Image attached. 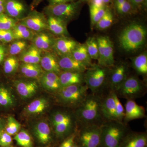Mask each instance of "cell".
I'll list each match as a JSON object with an SVG mask.
<instances>
[{
	"label": "cell",
	"mask_w": 147,
	"mask_h": 147,
	"mask_svg": "<svg viewBox=\"0 0 147 147\" xmlns=\"http://www.w3.org/2000/svg\"><path fill=\"white\" fill-rule=\"evenodd\" d=\"M125 0H115V6L116 8H117L119 6L121 5Z\"/></svg>",
	"instance_id": "53"
},
{
	"label": "cell",
	"mask_w": 147,
	"mask_h": 147,
	"mask_svg": "<svg viewBox=\"0 0 147 147\" xmlns=\"http://www.w3.org/2000/svg\"><path fill=\"white\" fill-rule=\"evenodd\" d=\"M19 61L16 56H9L6 58L2 64L5 74L10 75L15 73L19 68Z\"/></svg>",
	"instance_id": "31"
},
{
	"label": "cell",
	"mask_w": 147,
	"mask_h": 147,
	"mask_svg": "<svg viewBox=\"0 0 147 147\" xmlns=\"http://www.w3.org/2000/svg\"><path fill=\"white\" fill-rule=\"evenodd\" d=\"M133 66L135 70L140 74L145 75L147 73V56L146 54H142L134 58Z\"/></svg>",
	"instance_id": "35"
},
{
	"label": "cell",
	"mask_w": 147,
	"mask_h": 147,
	"mask_svg": "<svg viewBox=\"0 0 147 147\" xmlns=\"http://www.w3.org/2000/svg\"><path fill=\"white\" fill-rule=\"evenodd\" d=\"M7 48L5 44H0V65L2 64L3 62L7 57Z\"/></svg>",
	"instance_id": "45"
},
{
	"label": "cell",
	"mask_w": 147,
	"mask_h": 147,
	"mask_svg": "<svg viewBox=\"0 0 147 147\" xmlns=\"http://www.w3.org/2000/svg\"><path fill=\"white\" fill-rule=\"evenodd\" d=\"M146 87L137 77H127L115 92L118 96L127 100H133L142 96L146 93Z\"/></svg>",
	"instance_id": "8"
},
{
	"label": "cell",
	"mask_w": 147,
	"mask_h": 147,
	"mask_svg": "<svg viewBox=\"0 0 147 147\" xmlns=\"http://www.w3.org/2000/svg\"><path fill=\"white\" fill-rule=\"evenodd\" d=\"M6 121L3 118L0 117V136L2 133L5 131Z\"/></svg>",
	"instance_id": "49"
},
{
	"label": "cell",
	"mask_w": 147,
	"mask_h": 147,
	"mask_svg": "<svg viewBox=\"0 0 147 147\" xmlns=\"http://www.w3.org/2000/svg\"><path fill=\"white\" fill-rule=\"evenodd\" d=\"M41 53L42 51L32 44L20 54L19 60L23 63L40 64L42 57Z\"/></svg>",
	"instance_id": "26"
},
{
	"label": "cell",
	"mask_w": 147,
	"mask_h": 147,
	"mask_svg": "<svg viewBox=\"0 0 147 147\" xmlns=\"http://www.w3.org/2000/svg\"><path fill=\"white\" fill-rule=\"evenodd\" d=\"M80 1L48 5L43 9V13L46 16H52L60 18L66 22L73 19L79 12Z\"/></svg>",
	"instance_id": "6"
},
{
	"label": "cell",
	"mask_w": 147,
	"mask_h": 147,
	"mask_svg": "<svg viewBox=\"0 0 147 147\" xmlns=\"http://www.w3.org/2000/svg\"><path fill=\"white\" fill-rule=\"evenodd\" d=\"M28 47V42L25 40H17L12 41L7 48V53L9 56L20 55Z\"/></svg>",
	"instance_id": "33"
},
{
	"label": "cell",
	"mask_w": 147,
	"mask_h": 147,
	"mask_svg": "<svg viewBox=\"0 0 147 147\" xmlns=\"http://www.w3.org/2000/svg\"><path fill=\"white\" fill-rule=\"evenodd\" d=\"M32 130L38 142L46 144L51 140V131L49 124L45 121H39L34 124Z\"/></svg>",
	"instance_id": "20"
},
{
	"label": "cell",
	"mask_w": 147,
	"mask_h": 147,
	"mask_svg": "<svg viewBox=\"0 0 147 147\" xmlns=\"http://www.w3.org/2000/svg\"><path fill=\"white\" fill-rule=\"evenodd\" d=\"M113 94V92L111 91L103 100L101 99V113L103 119L106 121H118Z\"/></svg>",
	"instance_id": "19"
},
{
	"label": "cell",
	"mask_w": 147,
	"mask_h": 147,
	"mask_svg": "<svg viewBox=\"0 0 147 147\" xmlns=\"http://www.w3.org/2000/svg\"><path fill=\"white\" fill-rule=\"evenodd\" d=\"M14 87L19 95L24 99L31 98L38 91V85L36 82L31 80H17Z\"/></svg>",
	"instance_id": "13"
},
{
	"label": "cell",
	"mask_w": 147,
	"mask_h": 147,
	"mask_svg": "<svg viewBox=\"0 0 147 147\" xmlns=\"http://www.w3.org/2000/svg\"><path fill=\"white\" fill-rule=\"evenodd\" d=\"M12 139L11 136L4 131L0 136V146L8 147L12 144Z\"/></svg>",
	"instance_id": "43"
},
{
	"label": "cell",
	"mask_w": 147,
	"mask_h": 147,
	"mask_svg": "<svg viewBox=\"0 0 147 147\" xmlns=\"http://www.w3.org/2000/svg\"><path fill=\"white\" fill-rule=\"evenodd\" d=\"M21 125L14 117L9 116L6 121L5 131L11 136L16 135L21 128Z\"/></svg>",
	"instance_id": "38"
},
{
	"label": "cell",
	"mask_w": 147,
	"mask_h": 147,
	"mask_svg": "<svg viewBox=\"0 0 147 147\" xmlns=\"http://www.w3.org/2000/svg\"><path fill=\"white\" fill-rule=\"evenodd\" d=\"M111 0H91V4L97 7H105V4L110 2Z\"/></svg>",
	"instance_id": "47"
},
{
	"label": "cell",
	"mask_w": 147,
	"mask_h": 147,
	"mask_svg": "<svg viewBox=\"0 0 147 147\" xmlns=\"http://www.w3.org/2000/svg\"><path fill=\"white\" fill-rule=\"evenodd\" d=\"M22 75L30 79L40 78L44 72L40 64L23 63L19 65Z\"/></svg>",
	"instance_id": "28"
},
{
	"label": "cell",
	"mask_w": 147,
	"mask_h": 147,
	"mask_svg": "<svg viewBox=\"0 0 147 147\" xmlns=\"http://www.w3.org/2000/svg\"><path fill=\"white\" fill-rule=\"evenodd\" d=\"M12 31L15 40H32L36 33L20 23L16 24L12 29Z\"/></svg>",
	"instance_id": "30"
},
{
	"label": "cell",
	"mask_w": 147,
	"mask_h": 147,
	"mask_svg": "<svg viewBox=\"0 0 147 147\" xmlns=\"http://www.w3.org/2000/svg\"><path fill=\"white\" fill-rule=\"evenodd\" d=\"M1 44V42H0V44Z\"/></svg>",
	"instance_id": "56"
},
{
	"label": "cell",
	"mask_w": 147,
	"mask_h": 147,
	"mask_svg": "<svg viewBox=\"0 0 147 147\" xmlns=\"http://www.w3.org/2000/svg\"><path fill=\"white\" fill-rule=\"evenodd\" d=\"M40 64L46 71L54 72L58 75L62 71L58 63V58L53 53H47L42 56Z\"/></svg>",
	"instance_id": "25"
},
{
	"label": "cell",
	"mask_w": 147,
	"mask_h": 147,
	"mask_svg": "<svg viewBox=\"0 0 147 147\" xmlns=\"http://www.w3.org/2000/svg\"><path fill=\"white\" fill-rule=\"evenodd\" d=\"M70 55L76 60L84 64L88 67L92 66L91 59L88 55L85 44H78Z\"/></svg>",
	"instance_id": "29"
},
{
	"label": "cell",
	"mask_w": 147,
	"mask_h": 147,
	"mask_svg": "<svg viewBox=\"0 0 147 147\" xmlns=\"http://www.w3.org/2000/svg\"><path fill=\"white\" fill-rule=\"evenodd\" d=\"M88 88L84 84L62 87L57 92V99L62 105L75 108L82 105L88 95Z\"/></svg>",
	"instance_id": "3"
},
{
	"label": "cell",
	"mask_w": 147,
	"mask_h": 147,
	"mask_svg": "<svg viewBox=\"0 0 147 147\" xmlns=\"http://www.w3.org/2000/svg\"><path fill=\"white\" fill-rule=\"evenodd\" d=\"M127 67L124 64L116 66L111 71L109 85L111 91L115 92L127 78Z\"/></svg>",
	"instance_id": "16"
},
{
	"label": "cell",
	"mask_w": 147,
	"mask_h": 147,
	"mask_svg": "<svg viewBox=\"0 0 147 147\" xmlns=\"http://www.w3.org/2000/svg\"><path fill=\"white\" fill-rule=\"evenodd\" d=\"M123 123L106 121L101 125V138L105 147H119L125 131Z\"/></svg>",
	"instance_id": "4"
},
{
	"label": "cell",
	"mask_w": 147,
	"mask_h": 147,
	"mask_svg": "<svg viewBox=\"0 0 147 147\" xmlns=\"http://www.w3.org/2000/svg\"><path fill=\"white\" fill-rule=\"evenodd\" d=\"M15 135L14 139L18 146L22 147H33L31 137L26 130L22 129Z\"/></svg>",
	"instance_id": "34"
},
{
	"label": "cell",
	"mask_w": 147,
	"mask_h": 147,
	"mask_svg": "<svg viewBox=\"0 0 147 147\" xmlns=\"http://www.w3.org/2000/svg\"><path fill=\"white\" fill-rule=\"evenodd\" d=\"M75 137L74 135H71L68 139H66L61 144L60 147H73Z\"/></svg>",
	"instance_id": "46"
},
{
	"label": "cell",
	"mask_w": 147,
	"mask_h": 147,
	"mask_svg": "<svg viewBox=\"0 0 147 147\" xmlns=\"http://www.w3.org/2000/svg\"><path fill=\"white\" fill-rule=\"evenodd\" d=\"M131 2L136 5H139L142 4L146 1V0H130Z\"/></svg>",
	"instance_id": "52"
},
{
	"label": "cell",
	"mask_w": 147,
	"mask_h": 147,
	"mask_svg": "<svg viewBox=\"0 0 147 147\" xmlns=\"http://www.w3.org/2000/svg\"><path fill=\"white\" fill-rule=\"evenodd\" d=\"M40 79L41 86L48 90L57 92L62 88L59 75L54 72H44Z\"/></svg>",
	"instance_id": "21"
},
{
	"label": "cell",
	"mask_w": 147,
	"mask_h": 147,
	"mask_svg": "<svg viewBox=\"0 0 147 147\" xmlns=\"http://www.w3.org/2000/svg\"><path fill=\"white\" fill-rule=\"evenodd\" d=\"M19 22L35 33L46 31L48 28L47 16L43 12L34 9L31 10L26 17Z\"/></svg>",
	"instance_id": "10"
},
{
	"label": "cell",
	"mask_w": 147,
	"mask_h": 147,
	"mask_svg": "<svg viewBox=\"0 0 147 147\" xmlns=\"http://www.w3.org/2000/svg\"><path fill=\"white\" fill-rule=\"evenodd\" d=\"M14 40L12 30H0V42L3 44L10 43Z\"/></svg>",
	"instance_id": "42"
},
{
	"label": "cell",
	"mask_w": 147,
	"mask_h": 147,
	"mask_svg": "<svg viewBox=\"0 0 147 147\" xmlns=\"http://www.w3.org/2000/svg\"><path fill=\"white\" fill-rule=\"evenodd\" d=\"M48 28L53 35L65 36L68 34L65 21L54 16H47Z\"/></svg>",
	"instance_id": "23"
},
{
	"label": "cell",
	"mask_w": 147,
	"mask_h": 147,
	"mask_svg": "<svg viewBox=\"0 0 147 147\" xmlns=\"http://www.w3.org/2000/svg\"><path fill=\"white\" fill-rule=\"evenodd\" d=\"M55 39L52 34L44 31L36 33L32 41L33 45L42 52L53 49Z\"/></svg>",
	"instance_id": "17"
},
{
	"label": "cell",
	"mask_w": 147,
	"mask_h": 147,
	"mask_svg": "<svg viewBox=\"0 0 147 147\" xmlns=\"http://www.w3.org/2000/svg\"><path fill=\"white\" fill-rule=\"evenodd\" d=\"M131 5L129 0H125L124 2L116 8L117 11L119 14H125L129 13L131 10Z\"/></svg>",
	"instance_id": "44"
},
{
	"label": "cell",
	"mask_w": 147,
	"mask_h": 147,
	"mask_svg": "<svg viewBox=\"0 0 147 147\" xmlns=\"http://www.w3.org/2000/svg\"><path fill=\"white\" fill-rule=\"evenodd\" d=\"M43 0H32L30 8L31 10H34L36 7H37Z\"/></svg>",
	"instance_id": "50"
},
{
	"label": "cell",
	"mask_w": 147,
	"mask_h": 147,
	"mask_svg": "<svg viewBox=\"0 0 147 147\" xmlns=\"http://www.w3.org/2000/svg\"><path fill=\"white\" fill-rule=\"evenodd\" d=\"M50 102L45 98H40L33 100L24 108V113L27 115L34 116L44 113L49 107Z\"/></svg>",
	"instance_id": "22"
},
{
	"label": "cell",
	"mask_w": 147,
	"mask_h": 147,
	"mask_svg": "<svg viewBox=\"0 0 147 147\" xmlns=\"http://www.w3.org/2000/svg\"><path fill=\"white\" fill-rule=\"evenodd\" d=\"M146 34V28L141 24L129 25L124 29L119 37L121 47L127 52L139 50L144 44Z\"/></svg>",
	"instance_id": "2"
},
{
	"label": "cell",
	"mask_w": 147,
	"mask_h": 147,
	"mask_svg": "<svg viewBox=\"0 0 147 147\" xmlns=\"http://www.w3.org/2000/svg\"><path fill=\"white\" fill-rule=\"evenodd\" d=\"M113 97L115 103L116 113L118 121L123 123L124 117L125 116V109L122 104L121 103L119 96L117 95L115 92H113Z\"/></svg>",
	"instance_id": "41"
},
{
	"label": "cell",
	"mask_w": 147,
	"mask_h": 147,
	"mask_svg": "<svg viewBox=\"0 0 147 147\" xmlns=\"http://www.w3.org/2000/svg\"><path fill=\"white\" fill-rule=\"evenodd\" d=\"M81 1H90V0H80Z\"/></svg>",
	"instance_id": "54"
},
{
	"label": "cell",
	"mask_w": 147,
	"mask_h": 147,
	"mask_svg": "<svg viewBox=\"0 0 147 147\" xmlns=\"http://www.w3.org/2000/svg\"><path fill=\"white\" fill-rule=\"evenodd\" d=\"M105 7H97L91 5L90 7L91 24L92 27L94 26L103 16L106 10Z\"/></svg>",
	"instance_id": "39"
},
{
	"label": "cell",
	"mask_w": 147,
	"mask_h": 147,
	"mask_svg": "<svg viewBox=\"0 0 147 147\" xmlns=\"http://www.w3.org/2000/svg\"><path fill=\"white\" fill-rule=\"evenodd\" d=\"M147 136L145 134H135L129 138L125 143L123 147H146Z\"/></svg>",
	"instance_id": "32"
},
{
	"label": "cell",
	"mask_w": 147,
	"mask_h": 147,
	"mask_svg": "<svg viewBox=\"0 0 147 147\" xmlns=\"http://www.w3.org/2000/svg\"><path fill=\"white\" fill-rule=\"evenodd\" d=\"M58 63L62 71L84 73L89 68L86 65L74 59L70 55L58 58Z\"/></svg>",
	"instance_id": "15"
},
{
	"label": "cell",
	"mask_w": 147,
	"mask_h": 147,
	"mask_svg": "<svg viewBox=\"0 0 147 147\" xmlns=\"http://www.w3.org/2000/svg\"><path fill=\"white\" fill-rule=\"evenodd\" d=\"M73 147H79L78 146H74Z\"/></svg>",
	"instance_id": "55"
},
{
	"label": "cell",
	"mask_w": 147,
	"mask_h": 147,
	"mask_svg": "<svg viewBox=\"0 0 147 147\" xmlns=\"http://www.w3.org/2000/svg\"><path fill=\"white\" fill-rule=\"evenodd\" d=\"M5 0H0V14L5 13Z\"/></svg>",
	"instance_id": "51"
},
{
	"label": "cell",
	"mask_w": 147,
	"mask_h": 147,
	"mask_svg": "<svg viewBox=\"0 0 147 147\" xmlns=\"http://www.w3.org/2000/svg\"><path fill=\"white\" fill-rule=\"evenodd\" d=\"M101 125H82L83 129L80 137L82 147H98L100 143Z\"/></svg>",
	"instance_id": "11"
},
{
	"label": "cell",
	"mask_w": 147,
	"mask_h": 147,
	"mask_svg": "<svg viewBox=\"0 0 147 147\" xmlns=\"http://www.w3.org/2000/svg\"><path fill=\"white\" fill-rule=\"evenodd\" d=\"M59 76L62 88L85 83L84 73L82 72L63 71L59 74Z\"/></svg>",
	"instance_id": "24"
},
{
	"label": "cell",
	"mask_w": 147,
	"mask_h": 147,
	"mask_svg": "<svg viewBox=\"0 0 147 147\" xmlns=\"http://www.w3.org/2000/svg\"><path fill=\"white\" fill-rule=\"evenodd\" d=\"M18 21L8 16L5 13L0 14V30H12Z\"/></svg>",
	"instance_id": "40"
},
{
	"label": "cell",
	"mask_w": 147,
	"mask_h": 147,
	"mask_svg": "<svg viewBox=\"0 0 147 147\" xmlns=\"http://www.w3.org/2000/svg\"><path fill=\"white\" fill-rule=\"evenodd\" d=\"M98 50V65L104 67L113 66L115 63L114 47L108 37L99 36L96 38Z\"/></svg>",
	"instance_id": "9"
},
{
	"label": "cell",
	"mask_w": 147,
	"mask_h": 147,
	"mask_svg": "<svg viewBox=\"0 0 147 147\" xmlns=\"http://www.w3.org/2000/svg\"><path fill=\"white\" fill-rule=\"evenodd\" d=\"M49 3V5H55L73 1V0H47Z\"/></svg>",
	"instance_id": "48"
},
{
	"label": "cell",
	"mask_w": 147,
	"mask_h": 147,
	"mask_svg": "<svg viewBox=\"0 0 147 147\" xmlns=\"http://www.w3.org/2000/svg\"><path fill=\"white\" fill-rule=\"evenodd\" d=\"M10 147V146H9V147Z\"/></svg>",
	"instance_id": "57"
},
{
	"label": "cell",
	"mask_w": 147,
	"mask_h": 147,
	"mask_svg": "<svg viewBox=\"0 0 147 147\" xmlns=\"http://www.w3.org/2000/svg\"><path fill=\"white\" fill-rule=\"evenodd\" d=\"M16 101L11 90L3 84H0V109L7 110L13 108Z\"/></svg>",
	"instance_id": "27"
},
{
	"label": "cell",
	"mask_w": 147,
	"mask_h": 147,
	"mask_svg": "<svg viewBox=\"0 0 147 147\" xmlns=\"http://www.w3.org/2000/svg\"><path fill=\"white\" fill-rule=\"evenodd\" d=\"M114 17L112 12L110 9H106L104 15L95 26L98 30H105L112 25Z\"/></svg>",
	"instance_id": "37"
},
{
	"label": "cell",
	"mask_w": 147,
	"mask_h": 147,
	"mask_svg": "<svg viewBox=\"0 0 147 147\" xmlns=\"http://www.w3.org/2000/svg\"><path fill=\"white\" fill-rule=\"evenodd\" d=\"M50 122L55 133L59 137L68 134L76 125L77 122L75 114L63 110L55 111L51 115Z\"/></svg>",
	"instance_id": "5"
},
{
	"label": "cell",
	"mask_w": 147,
	"mask_h": 147,
	"mask_svg": "<svg viewBox=\"0 0 147 147\" xmlns=\"http://www.w3.org/2000/svg\"><path fill=\"white\" fill-rule=\"evenodd\" d=\"M101 98L97 94H88L84 102L76 108L75 115L77 121L82 125L103 123L101 110Z\"/></svg>",
	"instance_id": "1"
},
{
	"label": "cell",
	"mask_w": 147,
	"mask_h": 147,
	"mask_svg": "<svg viewBox=\"0 0 147 147\" xmlns=\"http://www.w3.org/2000/svg\"><path fill=\"white\" fill-rule=\"evenodd\" d=\"M79 43L74 40L65 36L56 38L53 49L57 55L61 56L71 55Z\"/></svg>",
	"instance_id": "14"
},
{
	"label": "cell",
	"mask_w": 147,
	"mask_h": 147,
	"mask_svg": "<svg viewBox=\"0 0 147 147\" xmlns=\"http://www.w3.org/2000/svg\"><path fill=\"white\" fill-rule=\"evenodd\" d=\"M31 11L25 0H5V13L19 21Z\"/></svg>",
	"instance_id": "12"
},
{
	"label": "cell",
	"mask_w": 147,
	"mask_h": 147,
	"mask_svg": "<svg viewBox=\"0 0 147 147\" xmlns=\"http://www.w3.org/2000/svg\"><path fill=\"white\" fill-rule=\"evenodd\" d=\"M123 121L126 124L130 121L142 119L146 116L144 107L139 105L133 100H127L125 108Z\"/></svg>",
	"instance_id": "18"
},
{
	"label": "cell",
	"mask_w": 147,
	"mask_h": 147,
	"mask_svg": "<svg viewBox=\"0 0 147 147\" xmlns=\"http://www.w3.org/2000/svg\"><path fill=\"white\" fill-rule=\"evenodd\" d=\"M84 73V82L92 93L100 92L106 81L108 74L107 67L99 65H92Z\"/></svg>",
	"instance_id": "7"
},
{
	"label": "cell",
	"mask_w": 147,
	"mask_h": 147,
	"mask_svg": "<svg viewBox=\"0 0 147 147\" xmlns=\"http://www.w3.org/2000/svg\"><path fill=\"white\" fill-rule=\"evenodd\" d=\"M86 47L91 59L97 60L98 58V46L97 39L93 37L88 38L86 41Z\"/></svg>",
	"instance_id": "36"
}]
</instances>
